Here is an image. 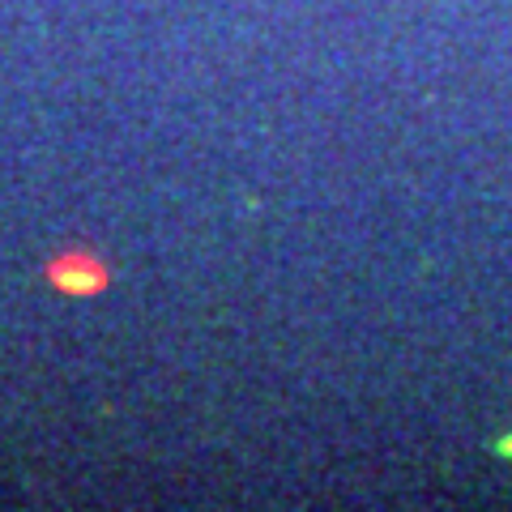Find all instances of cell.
<instances>
[{
  "instance_id": "cell-2",
  "label": "cell",
  "mask_w": 512,
  "mask_h": 512,
  "mask_svg": "<svg viewBox=\"0 0 512 512\" xmlns=\"http://www.w3.org/2000/svg\"><path fill=\"white\" fill-rule=\"evenodd\" d=\"M504 453H512V440H504Z\"/></svg>"
},
{
  "instance_id": "cell-1",
  "label": "cell",
  "mask_w": 512,
  "mask_h": 512,
  "mask_svg": "<svg viewBox=\"0 0 512 512\" xmlns=\"http://www.w3.org/2000/svg\"><path fill=\"white\" fill-rule=\"evenodd\" d=\"M52 282L60 286V291H69V295H90V291H99V286L107 282V274H103V265L90 261V256L73 252V256H60V261L52 265Z\"/></svg>"
}]
</instances>
